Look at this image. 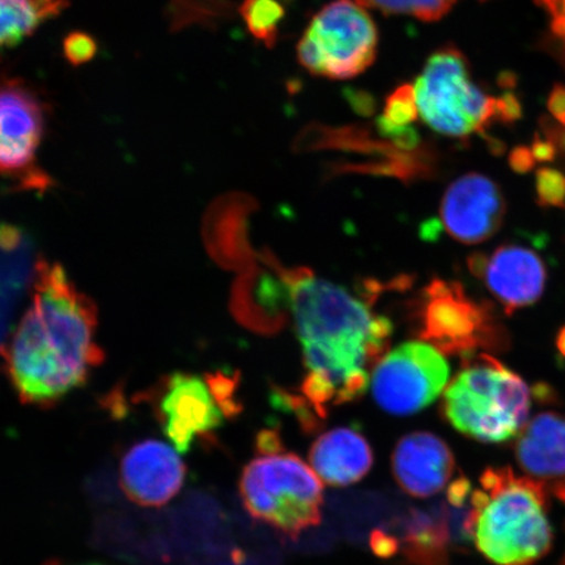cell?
Here are the masks:
<instances>
[{"instance_id":"obj_1","label":"cell","mask_w":565,"mask_h":565,"mask_svg":"<svg viewBox=\"0 0 565 565\" xmlns=\"http://www.w3.org/2000/svg\"><path fill=\"white\" fill-rule=\"evenodd\" d=\"M32 289L30 307L2 358L21 401L47 407L86 384L104 356L96 343L95 303L65 268L39 260Z\"/></svg>"},{"instance_id":"obj_2","label":"cell","mask_w":565,"mask_h":565,"mask_svg":"<svg viewBox=\"0 0 565 565\" xmlns=\"http://www.w3.org/2000/svg\"><path fill=\"white\" fill-rule=\"evenodd\" d=\"M291 303L307 369L303 397L320 416L362 397L391 338V322L348 289L310 275L294 282Z\"/></svg>"},{"instance_id":"obj_3","label":"cell","mask_w":565,"mask_h":565,"mask_svg":"<svg viewBox=\"0 0 565 565\" xmlns=\"http://www.w3.org/2000/svg\"><path fill=\"white\" fill-rule=\"evenodd\" d=\"M548 487L510 468H489L472 489L470 535L494 565H534L553 547Z\"/></svg>"},{"instance_id":"obj_4","label":"cell","mask_w":565,"mask_h":565,"mask_svg":"<svg viewBox=\"0 0 565 565\" xmlns=\"http://www.w3.org/2000/svg\"><path fill=\"white\" fill-rule=\"evenodd\" d=\"M258 450L239 479L247 513L292 539L320 525L323 487L315 470L299 456L282 450L271 433L260 434Z\"/></svg>"},{"instance_id":"obj_5","label":"cell","mask_w":565,"mask_h":565,"mask_svg":"<svg viewBox=\"0 0 565 565\" xmlns=\"http://www.w3.org/2000/svg\"><path fill=\"white\" fill-rule=\"evenodd\" d=\"M532 394L518 373L480 355L445 388L443 413L459 434L486 444L514 439L529 422Z\"/></svg>"},{"instance_id":"obj_6","label":"cell","mask_w":565,"mask_h":565,"mask_svg":"<svg viewBox=\"0 0 565 565\" xmlns=\"http://www.w3.org/2000/svg\"><path fill=\"white\" fill-rule=\"evenodd\" d=\"M414 88L419 117L443 137L466 139L497 122V97L472 81L469 60L454 45L430 54Z\"/></svg>"},{"instance_id":"obj_7","label":"cell","mask_w":565,"mask_h":565,"mask_svg":"<svg viewBox=\"0 0 565 565\" xmlns=\"http://www.w3.org/2000/svg\"><path fill=\"white\" fill-rule=\"evenodd\" d=\"M379 31L364 7L334 0L318 11L298 45L300 65L315 76L344 81L376 61Z\"/></svg>"},{"instance_id":"obj_8","label":"cell","mask_w":565,"mask_h":565,"mask_svg":"<svg viewBox=\"0 0 565 565\" xmlns=\"http://www.w3.org/2000/svg\"><path fill=\"white\" fill-rule=\"evenodd\" d=\"M46 118L47 105L32 84L0 77V177L32 189L51 185L38 166Z\"/></svg>"},{"instance_id":"obj_9","label":"cell","mask_w":565,"mask_h":565,"mask_svg":"<svg viewBox=\"0 0 565 565\" xmlns=\"http://www.w3.org/2000/svg\"><path fill=\"white\" fill-rule=\"evenodd\" d=\"M449 380V364L434 345L408 342L388 352L374 366L372 395L384 412L407 416L439 398Z\"/></svg>"},{"instance_id":"obj_10","label":"cell","mask_w":565,"mask_h":565,"mask_svg":"<svg viewBox=\"0 0 565 565\" xmlns=\"http://www.w3.org/2000/svg\"><path fill=\"white\" fill-rule=\"evenodd\" d=\"M230 398L221 386L182 372L169 376L159 401V418L167 439L179 454H188L198 437L221 428L230 414Z\"/></svg>"},{"instance_id":"obj_11","label":"cell","mask_w":565,"mask_h":565,"mask_svg":"<svg viewBox=\"0 0 565 565\" xmlns=\"http://www.w3.org/2000/svg\"><path fill=\"white\" fill-rule=\"evenodd\" d=\"M426 317L427 334L447 352L499 348L505 335L500 324L461 287L437 282L430 288Z\"/></svg>"},{"instance_id":"obj_12","label":"cell","mask_w":565,"mask_h":565,"mask_svg":"<svg viewBox=\"0 0 565 565\" xmlns=\"http://www.w3.org/2000/svg\"><path fill=\"white\" fill-rule=\"evenodd\" d=\"M441 223L449 235L463 244L491 238L504 222L507 204L500 188L489 177H459L444 194Z\"/></svg>"},{"instance_id":"obj_13","label":"cell","mask_w":565,"mask_h":565,"mask_svg":"<svg viewBox=\"0 0 565 565\" xmlns=\"http://www.w3.org/2000/svg\"><path fill=\"white\" fill-rule=\"evenodd\" d=\"M471 270L504 306L507 313L532 306L545 291L547 271L540 254L518 244L499 246L470 260Z\"/></svg>"},{"instance_id":"obj_14","label":"cell","mask_w":565,"mask_h":565,"mask_svg":"<svg viewBox=\"0 0 565 565\" xmlns=\"http://www.w3.org/2000/svg\"><path fill=\"white\" fill-rule=\"evenodd\" d=\"M119 477L122 490L132 503L161 507L181 491L186 468L171 445L145 440L126 451Z\"/></svg>"},{"instance_id":"obj_15","label":"cell","mask_w":565,"mask_h":565,"mask_svg":"<svg viewBox=\"0 0 565 565\" xmlns=\"http://www.w3.org/2000/svg\"><path fill=\"white\" fill-rule=\"evenodd\" d=\"M392 469L398 486L409 497L427 499L448 486L456 459L449 445L439 436L413 433L402 437L395 447Z\"/></svg>"},{"instance_id":"obj_16","label":"cell","mask_w":565,"mask_h":565,"mask_svg":"<svg viewBox=\"0 0 565 565\" xmlns=\"http://www.w3.org/2000/svg\"><path fill=\"white\" fill-rule=\"evenodd\" d=\"M514 457L520 468L548 487L565 482V415L541 413L515 437Z\"/></svg>"},{"instance_id":"obj_17","label":"cell","mask_w":565,"mask_h":565,"mask_svg":"<svg viewBox=\"0 0 565 565\" xmlns=\"http://www.w3.org/2000/svg\"><path fill=\"white\" fill-rule=\"evenodd\" d=\"M34 245L15 224H0V356L35 273Z\"/></svg>"},{"instance_id":"obj_18","label":"cell","mask_w":565,"mask_h":565,"mask_svg":"<svg viewBox=\"0 0 565 565\" xmlns=\"http://www.w3.org/2000/svg\"><path fill=\"white\" fill-rule=\"evenodd\" d=\"M309 461L322 482L348 487L369 475L374 457L369 440L359 430L342 427L318 437L310 448Z\"/></svg>"},{"instance_id":"obj_19","label":"cell","mask_w":565,"mask_h":565,"mask_svg":"<svg viewBox=\"0 0 565 565\" xmlns=\"http://www.w3.org/2000/svg\"><path fill=\"white\" fill-rule=\"evenodd\" d=\"M70 0H0V53L30 38L60 15Z\"/></svg>"},{"instance_id":"obj_20","label":"cell","mask_w":565,"mask_h":565,"mask_svg":"<svg viewBox=\"0 0 565 565\" xmlns=\"http://www.w3.org/2000/svg\"><path fill=\"white\" fill-rule=\"evenodd\" d=\"M418 117L419 110L418 104H416L415 88L405 84L386 98L383 117L379 119L380 131L385 137L412 145L416 137L409 130V125Z\"/></svg>"},{"instance_id":"obj_21","label":"cell","mask_w":565,"mask_h":565,"mask_svg":"<svg viewBox=\"0 0 565 565\" xmlns=\"http://www.w3.org/2000/svg\"><path fill=\"white\" fill-rule=\"evenodd\" d=\"M239 13L254 39L268 49L277 44L285 7L279 0H243Z\"/></svg>"},{"instance_id":"obj_22","label":"cell","mask_w":565,"mask_h":565,"mask_svg":"<svg viewBox=\"0 0 565 565\" xmlns=\"http://www.w3.org/2000/svg\"><path fill=\"white\" fill-rule=\"evenodd\" d=\"M366 9L385 15H407L423 21H437L454 9L458 0H356Z\"/></svg>"},{"instance_id":"obj_23","label":"cell","mask_w":565,"mask_h":565,"mask_svg":"<svg viewBox=\"0 0 565 565\" xmlns=\"http://www.w3.org/2000/svg\"><path fill=\"white\" fill-rule=\"evenodd\" d=\"M533 3L546 13L548 44L565 63V0H533Z\"/></svg>"},{"instance_id":"obj_24","label":"cell","mask_w":565,"mask_h":565,"mask_svg":"<svg viewBox=\"0 0 565 565\" xmlns=\"http://www.w3.org/2000/svg\"><path fill=\"white\" fill-rule=\"evenodd\" d=\"M536 196L542 206H565V174L555 168H541L536 172Z\"/></svg>"},{"instance_id":"obj_25","label":"cell","mask_w":565,"mask_h":565,"mask_svg":"<svg viewBox=\"0 0 565 565\" xmlns=\"http://www.w3.org/2000/svg\"><path fill=\"white\" fill-rule=\"evenodd\" d=\"M63 54L73 66L86 65L97 54V42L86 32H71L63 41Z\"/></svg>"},{"instance_id":"obj_26","label":"cell","mask_w":565,"mask_h":565,"mask_svg":"<svg viewBox=\"0 0 565 565\" xmlns=\"http://www.w3.org/2000/svg\"><path fill=\"white\" fill-rule=\"evenodd\" d=\"M521 117L522 104L518 96L507 92L503 96L497 97V121L511 125Z\"/></svg>"},{"instance_id":"obj_27","label":"cell","mask_w":565,"mask_h":565,"mask_svg":"<svg viewBox=\"0 0 565 565\" xmlns=\"http://www.w3.org/2000/svg\"><path fill=\"white\" fill-rule=\"evenodd\" d=\"M547 109L556 122L565 126V86L557 83L547 98Z\"/></svg>"},{"instance_id":"obj_28","label":"cell","mask_w":565,"mask_h":565,"mask_svg":"<svg viewBox=\"0 0 565 565\" xmlns=\"http://www.w3.org/2000/svg\"><path fill=\"white\" fill-rule=\"evenodd\" d=\"M513 171L519 173H526L532 171L535 166L534 154L532 148L520 146L515 147L510 158Z\"/></svg>"},{"instance_id":"obj_29","label":"cell","mask_w":565,"mask_h":565,"mask_svg":"<svg viewBox=\"0 0 565 565\" xmlns=\"http://www.w3.org/2000/svg\"><path fill=\"white\" fill-rule=\"evenodd\" d=\"M532 152L535 161H553L556 158V148L553 141L548 140L545 136H536L533 141Z\"/></svg>"},{"instance_id":"obj_30","label":"cell","mask_w":565,"mask_h":565,"mask_svg":"<svg viewBox=\"0 0 565 565\" xmlns=\"http://www.w3.org/2000/svg\"><path fill=\"white\" fill-rule=\"evenodd\" d=\"M550 490L553 491L556 494V498L562 500L565 504V482L551 487Z\"/></svg>"},{"instance_id":"obj_31","label":"cell","mask_w":565,"mask_h":565,"mask_svg":"<svg viewBox=\"0 0 565 565\" xmlns=\"http://www.w3.org/2000/svg\"><path fill=\"white\" fill-rule=\"evenodd\" d=\"M557 349H559L565 356V328L562 329L559 337H557Z\"/></svg>"},{"instance_id":"obj_32","label":"cell","mask_w":565,"mask_h":565,"mask_svg":"<svg viewBox=\"0 0 565 565\" xmlns=\"http://www.w3.org/2000/svg\"><path fill=\"white\" fill-rule=\"evenodd\" d=\"M44 565H103V564H97V563L65 564V563H62V562H58V561H51V562L45 563Z\"/></svg>"},{"instance_id":"obj_33","label":"cell","mask_w":565,"mask_h":565,"mask_svg":"<svg viewBox=\"0 0 565 565\" xmlns=\"http://www.w3.org/2000/svg\"><path fill=\"white\" fill-rule=\"evenodd\" d=\"M562 565H565V557H564V562H563V564H562Z\"/></svg>"}]
</instances>
